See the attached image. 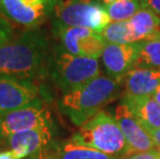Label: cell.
<instances>
[{
    "label": "cell",
    "instance_id": "cell-1",
    "mask_svg": "<svg viewBox=\"0 0 160 159\" xmlns=\"http://www.w3.org/2000/svg\"><path fill=\"white\" fill-rule=\"evenodd\" d=\"M51 54L42 29H26L0 45V74L34 83L49 72Z\"/></svg>",
    "mask_w": 160,
    "mask_h": 159
},
{
    "label": "cell",
    "instance_id": "cell-2",
    "mask_svg": "<svg viewBox=\"0 0 160 159\" xmlns=\"http://www.w3.org/2000/svg\"><path fill=\"white\" fill-rule=\"evenodd\" d=\"M122 87V81L99 74L84 85L64 93L60 107L71 122L80 126L115 100Z\"/></svg>",
    "mask_w": 160,
    "mask_h": 159
},
{
    "label": "cell",
    "instance_id": "cell-3",
    "mask_svg": "<svg viewBox=\"0 0 160 159\" xmlns=\"http://www.w3.org/2000/svg\"><path fill=\"white\" fill-rule=\"evenodd\" d=\"M74 143L116 157L128 156V145L115 116L101 111L79 126Z\"/></svg>",
    "mask_w": 160,
    "mask_h": 159
},
{
    "label": "cell",
    "instance_id": "cell-4",
    "mask_svg": "<svg viewBox=\"0 0 160 159\" xmlns=\"http://www.w3.org/2000/svg\"><path fill=\"white\" fill-rule=\"evenodd\" d=\"M49 72L63 93L69 92L101 74L98 59L72 55L61 47L51 55Z\"/></svg>",
    "mask_w": 160,
    "mask_h": 159
},
{
    "label": "cell",
    "instance_id": "cell-5",
    "mask_svg": "<svg viewBox=\"0 0 160 159\" xmlns=\"http://www.w3.org/2000/svg\"><path fill=\"white\" fill-rule=\"evenodd\" d=\"M53 25L85 27L101 32L112 20L98 0H57Z\"/></svg>",
    "mask_w": 160,
    "mask_h": 159
},
{
    "label": "cell",
    "instance_id": "cell-6",
    "mask_svg": "<svg viewBox=\"0 0 160 159\" xmlns=\"http://www.w3.org/2000/svg\"><path fill=\"white\" fill-rule=\"evenodd\" d=\"M57 0H0V15L24 29L39 28L52 18Z\"/></svg>",
    "mask_w": 160,
    "mask_h": 159
},
{
    "label": "cell",
    "instance_id": "cell-7",
    "mask_svg": "<svg viewBox=\"0 0 160 159\" xmlns=\"http://www.w3.org/2000/svg\"><path fill=\"white\" fill-rule=\"evenodd\" d=\"M53 30L61 48L76 56L99 59L107 45L99 32L85 27L53 25Z\"/></svg>",
    "mask_w": 160,
    "mask_h": 159
},
{
    "label": "cell",
    "instance_id": "cell-8",
    "mask_svg": "<svg viewBox=\"0 0 160 159\" xmlns=\"http://www.w3.org/2000/svg\"><path fill=\"white\" fill-rule=\"evenodd\" d=\"M52 124L51 115L39 100L0 118V137L8 138L23 131L47 127Z\"/></svg>",
    "mask_w": 160,
    "mask_h": 159
},
{
    "label": "cell",
    "instance_id": "cell-9",
    "mask_svg": "<svg viewBox=\"0 0 160 159\" xmlns=\"http://www.w3.org/2000/svg\"><path fill=\"white\" fill-rule=\"evenodd\" d=\"M38 93L34 83L0 74V118L38 100Z\"/></svg>",
    "mask_w": 160,
    "mask_h": 159
},
{
    "label": "cell",
    "instance_id": "cell-10",
    "mask_svg": "<svg viewBox=\"0 0 160 159\" xmlns=\"http://www.w3.org/2000/svg\"><path fill=\"white\" fill-rule=\"evenodd\" d=\"M115 118L128 145V156L155 149L147 129L131 113L127 106L124 103L118 106L115 111Z\"/></svg>",
    "mask_w": 160,
    "mask_h": 159
},
{
    "label": "cell",
    "instance_id": "cell-11",
    "mask_svg": "<svg viewBox=\"0 0 160 159\" xmlns=\"http://www.w3.org/2000/svg\"><path fill=\"white\" fill-rule=\"evenodd\" d=\"M138 53V42L107 43L100 58L108 76L116 80H123L126 74L135 68Z\"/></svg>",
    "mask_w": 160,
    "mask_h": 159
},
{
    "label": "cell",
    "instance_id": "cell-12",
    "mask_svg": "<svg viewBox=\"0 0 160 159\" xmlns=\"http://www.w3.org/2000/svg\"><path fill=\"white\" fill-rule=\"evenodd\" d=\"M32 156L36 159H119L113 155L82 146L71 140L51 142L46 149Z\"/></svg>",
    "mask_w": 160,
    "mask_h": 159
},
{
    "label": "cell",
    "instance_id": "cell-13",
    "mask_svg": "<svg viewBox=\"0 0 160 159\" xmlns=\"http://www.w3.org/2000/svg\"><path fill=\"white\" fill-rule=\"evenodd\" d=\"M52 135L51 127L47 126L12 134L5 140L11 150L25 159L46 149L51 144Z\"/></svg>",
    "mask_w": 160,
    "mask_h": 159
},
{
    "label": "cell",
    "instance_id": "cell-14",
    "mask_svg": "<svg viewBox=\"0 0 160 159\" xmlns=\"http://www.w3.org/2000/svg\"><path fill=\"white\" fill-rule=\"evenodd\" d=\"M124 95L152 96L160 85V69L133 68L122 80Z\"/></svg>",
    "mask_w": 160,
    "mask_h": 159
},
{
    "label": "cell",
    "instance_id": "cell-15",
    "mask_svg": "<svg viewBox=\"0 0 160 159\" xmlns=\"http://www.w3.org/2000/svg\"><path fill=\"white\" fill-rule=\"evenodd\" d=\"M122 103L128 107L147 130L160 128V103L152 96L124 95Z\"/></svg>",
    "mask_w": 160,
    "mask_h": 159
},
{
    "label": "cell",
    "instance_id": "cell-16",
    "mask_svg": "<svg viewBox=\"0 0 160 159\" xmlns=\"http://www.w3.org/2000/svg\"><path fill=\"white\" fill-rule=\"evenodd\" d=\"M134 42L152 39L160 31V16L147 8H142L128 20Z\"/></svg>",
    "mask_w": 160,
    "mask_h": 159
},
{
    "label": "cell",
    "instance_id": "cell-17",
    "mask_svg": "<svg viewBox=\"0 0 160 159\" xmlns=\"http://www.w3.org/2000/svg\"><path fill=\"white\" fill-rule=\"evenodd\" d=\"M138 59L135 68L160 69V40L147 39L138 42Z\"/></svg>",
    "mask_w": 160,
    "mask_h": 159
},
{
    "label": "cell",
    "instance_id": "cell-18",
    "mask_svg": "<svg viewBox=\"0 0 160 159\" xmlns=\"http://www.w3.org/2000/svg\"><path fill=\"white\" fill-rule=\"evenodd\" d=\"M107 43H116V45H124V43L134 42L133 35L128 21L111 22L100 32Z\"/></svg>",
    "mask_w": 160,
    "mask_h": 159
},
{
    "label": "cell",
    "instance_id": "cell-19",
    "mask_svg": "<svg viewBox=\"0 0 160 159\" xmlns=\"http://www.w3.org/2000/svg\"><path fill=\"white\" fill-rule=\"evenodd\" d=\"M105 9L112 22L128 21L141 9V3L139 0H117Z\"/></svg>",
    "mask_w": 160,
    "mask_h": 159
},
{
    "label": "cell",
    "instance_id": "cell-20",
    "mask_svg": "<svg viewBox=\"0 0 160 159\" xmlns=\"http://www.w3.org/2000/svg\"><path fill=\"white\" fill-rule=\"evenodd\" d=\"M13 36V28L11 22L0 15V45Z\"/></svg>",
    "mask_w": 160,
    "mask_h": 159
},
{
    "label": "cell",
    "instance_id": "cell-21",
    "mask_svg": "<svg viewBox=\"0 0 160 159\" xmlns=\"http://www.w3.org/2000/svg\"><path fill=\"white\" fill-rule=\"evenodd\" d=\"M125 159H160V150L155 148L147 152H141V153L129 155Z\"/></svg>",
    "mask_w": 160,
    "mask_h": 159
},
{
    "label": "cell",
    "instance_id": "cell-22",
    "mask_svg": "<svg viewBox=\"0 0 160 159\" xmlns=\"http://www.w3.org/2000/svg\"><path fill=\"white\" fill-rule=\"evenodd\" d=\"M141 7L147 8L160 16V0H139Z\"/></svg>",
    "mask_w": 160,
    "mask_h": 159
},
{
    "label": "cell",
    "instance_id": "cell-23",
    "mask_svg": "<svg viewBox=\"0 0 160 159\" xmlns=\"http://www.w3.org/2000/svg\"><path fill=\"white\" fill-rule=\"evenodd\" d=\"M150 137H151L154 146L156 149L160 150V128L159 129H152V130H147Z\"/></svg>",
    "mask_w": 160,
    "mask_h": 159
},
{
    "label": "cell",
    "instance_id": "cell-24",
    "mask_svg": "<svg viewBox=\"0 0 160 159\" xmlns=\"http://www.w3.org/2000/svg\"><path fill=\"white\" fill-rule=\"evenodd\" d=\"M0 159H22V158L13 150H8V151L0 152Z\"/></svg>",
    "mask_w": 160,
    "mask_h": 159
},
{
    "label": "cell",
    "instance_id": "cell-25",
    "mask_svg": "<svg viewBox=\"0 0 160 159\" xmlns=\"http://www.w3.org/2000/svg\"><path fill=\"white\" fill-rule=\"evenodd\" d=\"M98 1H99L100 4L105 8V7H108V5L113 4V3L117 1V0H98Z\"/></svg>",
    "mask_w": 160,
    "mask_h": 159
},
{
    "label": "cell",
    "instance_id": "cell-26",
    "mask_svg": "<svg viewBox=\"0 0 160 159\" xmlns=\"http://www.w3.org/2000/svg\"><path fill=\"white\" fill-rule=\"evenodd\" d=\"M152 97L157 101L158 103H160V85L158 86V88L156 89V91L154 92V94L152 95Z\"/></svg>",
    "mask_w": 160,
    "mask_h": 159
},
{
    "label": "cell",
    "instance_id": "cell-27",
    "mask_svg": "<svg viewBox=\"0 0 160 159\" xmlns=\"http://www.w3.org/2000/svg\"><path fill=\"white\" fill-rule=\"evenodd\" d=\"M152 39H159V40H160V31H159L158 33H156V34H155V36L153 37Z\"/></svg>",
    "mask_w": 160,
    "mask_h": 159
}]
</instances>
